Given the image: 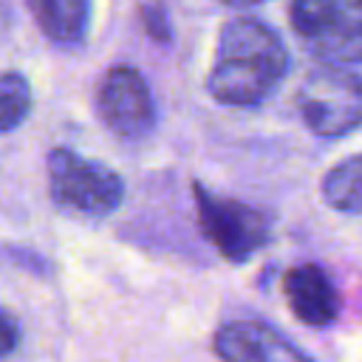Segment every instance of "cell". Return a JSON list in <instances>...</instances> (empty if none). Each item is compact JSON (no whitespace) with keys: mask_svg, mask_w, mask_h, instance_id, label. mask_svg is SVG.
I'll return each instance as SVG.
<instances>
[{"mask_svg":"<svg viewBox=\"0 0 362 362\" xmlns=\"http://www.w3.org/2000/svg\"><path fill=\"white\" fill-rule=\"evenodd\" d=\"M288 71V51L274 28L255 17L223 23L206 74V90L229 107H252L269 99Z\"/></svg>","mask_w":362,"mask_h":362,"instance_id":"6da1fadb","label":"cell"},{"mask_svg":"<svg viewBox=\"0 0 362 362\" xmlns=\"http://www.w3.org/2000/svg\"><path fill=\"white\" fill-rule=\"evenodd\" d=\"M45 167L51 201L62 212L79 218H105L116 212L124 198V181L119 173L68 147H54Z\"/></svg>","mask_w":362,"mask_h":362,"instance_id":"7a4b0ae2","label":"cell"},{"mask_svg":"<svg viewBox=\"0 0 362 362\" xmlns=\"http://www.w3.org/2000/svg\"><path fill=\"white\" fill-rule=\"evenodd\" d=\"M294 107L314 136L339 139L362 127V76L322 62L300 82Z\"/></svg>","mask_w":362,"mask_h":362,"instance_id":"3957f363","label":"cell"},{"mask_svg":"<svg viewBox=\"0 0 362 362\" xmlns=\"http://www.w3.org/2000/svg\"><path fill=\"white\" fill-rule=\"evenodd\" d=\"M288 20L320 62H362V0H291Z\"/></svg>","mask_w":362,"mask_h":362,"instance_id":"277c9868","label":"cell"},{"mask_svg":"<svg viewBox=\"0 0 362 362\" xmlns=\"http://www.w3.org/2000/svg\"><path fill=\"white\" fill-rule=\"evenodd\" d=\"M192 198H195V215H198L201 235L229 263H246L269 243L272 226L260 209L238 198L218 195L206 189L201 181L192 184Z\"/></svg>","mask_w":362,"mask_h":362,"instance_id":"5b68a950","label":"cell"},{"mask_svg":"<svg viewBox=\"0 0 362 362\" xmlns=\"http://www.w3.org/2000/svg\"><path fill=\"white\" fill-rule=\"evenodd\" d=\"M96 110L102 124L124 141H139L156 127L153 93L133 65H113L102 76L96 90Z\"/></svg>","mask_w":362,"mask_h":362,"instance_id":"8992f818","label":"cell"},{"mask_svg":"<svg viewBox=\"0 0 362 362\" xmlns=\"http://www.w3.org/2000/svg\"><path fill=\"white\" fill-rule=\"evenodd\" d=\"M212 351L226 362H300L305 354L280 331L257 320H232L212 337Z\"/></svg>","mask_w":362,"mask_h":362,"instance_id":"52a82bcc","label":"cell"},{"mask_svg":"<svg viewBox=\"0 0 362 362\" xmlns=\"http://www.w3.org/2000/svg\"><path fill=\"white\" fill-rule=\"evenodd\" d=\"M283 297L288 311L314 328H322L337 320L339 314V294L331 283V277L317 263H300L291 266L283 274Z\"/></svg>","mask_w":362,"mask_h":362,"instance_id":"ba28073f","label":"cell"},{"mask_svg":"<svg viewBox=\"0 0 362 362\" xmlns=\"http://www.w3.org/2000/svg\"><path fill=\"white\" fill-rule=\"evenodd\" d=\"M40 31L57 45H79L90 23V0H25Z\"/></svg>","mask_w":362,"mask_h":362,"instance_id":"9c48e42d","label":"cell"},{"mask_svg":"<svg viewBox=\"0 0 362 362\" xmlns=\"http://www.w3.org/2000/svg\"><path fill=\"white\" fill-rule=\"evenodd\" d=\"M322 198L331 209L362 215V153L348 156L322 175Z\"/></svg>","mask_w":362,"mask_h":362,"instance_id":"30bf717a","label":"cell"},{"mask_svg":"<svg viewBox=\"0 0 362 362\" xmlns=\"http://www.w3.org/2000/svg\"><path fill=\"white\" fill-rule=\"evenodd\" d=\"M31 113V85L23 74H0V133L20 127Z\"/></svg>","mask_w":362,"mask_h":362,"instance_id":"8fae6325","label":"cell"},{"mask_svg":"<svg viewBox=\"0 0 362 362\" xmlns=\"http://www.w3.org/2000/svg\"><path fill=\"white\" fill-rule=\"evenodd\" d=\"M139 14H141V23H144V31H147L156 42H167V40L173 37V31H170V20H167V11H164L161 6H156V3L141 6V8H139Z\"/></svg>","mask_w":362,"mask_h":362,"instance_id":"7c38bea8","label":"cell"},{"mask_svg":"<svg viewBox=\"0 0 362 362\" xmlns=\"http://www.w3.org/2000/svg\"><path fill=\"white\" fill-rule=\"evenodd\" d=\"M17 342H20V325H17V320L6 308H0V356L11 354L17 348Z\"/></svg>","mask_w":362,"mask_h":362,"instance_id":"4fadbf2b","label":"cell"},{"mask_svg":"<svg viewBox=\"0 0 362 362\" xmlns=\"http://www.w3.org/2000/svg\"><path fill=\"white\" fill-rule=\"evenodd\" d=\"M229 6H252V3H260V0H223Z\"/></svg>","mask_w":362,"mask_h":362,"instance_id":"5bb4252c","label":"cell"}]
</instances>
